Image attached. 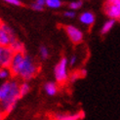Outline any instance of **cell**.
Instances as JSON below:
<instances>
[{"mask_svg":"<svg viewBox=\"0 0 120 120\" xmlns=\"http://www.w3.org/2000/svg\"><path fill=\"white\" fill-rule=\"evenodd\" d=\"M63 5L62 0H46V6L50 9H59Z\"/></svg>","mask_w":120,"mask_h":120,"instance_id":"14","label":"cell"},{"mask_svg":"<svg viewBox=\"0 0 120 120\" xmlns=\"http://www.w3.org/2000/svg\"><path fill=\"white\" fill-rule=\"evenodd\" d=\"M77 63V57L76 56H71V58L68 60V67H74Z\"/></svg>","mask_w":120,"mask_h":120,"instance_id":"22","label":"cell"},{"mask_svg":"<svg viewBox=\"0 0 120 120\" xmlns=\"http://www.w3.org/2000/svg\"><path fill=\"white\" fill-rule=\"evenodd\" d=\"M64 16L65 18H68V19H73V18L76 16V14H75V11L69 10V11H65L64 13Z\"/></svg>","mask_w":120,"mask_h":120,"instance_id":"19","label":"cell"},{"mask_svg":"<svg viewBox=\"0 0 120 120\" xmlns=\"http://www.w3.org/2000/svg\"><path fill=\"white\" fill-rule=\"evenodd\" d=\"M17 38L14 29L6 23L0 27V47H9L10 44Z\"/></svg>","mask_w":120,"mask_h":120,"instance_id":"4","label":"cell"},{"mask_svg":"<svg viewBox=\"0 0 120 120\" xmlns=\"http://www.w3.org/2000/svg\"><path fill=\"white\" fill-rule=\"evenodd\" d=\"M115 22H116V21L113 20V19L107 20V21L104 23V26H101V35L107 34V33H109V32L111 30V29H112V27L114 26Z\"/></svg>","mask_w":120,"mask_h":120,"instance_id":"12","label":"cell"},{"mask_svg":"<svg viewBox=\"0 0 120 120\" xmlns=\"http://www.w3.org/2000/svg\"><path fill=\"white\" fill-rule=\"evenodd\" d=\"M11 76L12 74L9 68H0V80L7 81V79H9Z\"/></svg>","mask_w":120,"mask_h":120,"instance_id":"15","label":"cell"},{"mask_svg":"<svg viewBox=\"0 0 120 120\" xmlns=\"http://www.w3.org/2000/svg\"><path fill=\"white\" fill-rule=\"evenodd\" d=\"M39 71V67L34 60L28 56L27 54H25L23 59L18 68L17 77H19L22 80L27 82L28 80H31L33 77H35Z\"/></svg>","mask_w":120,"mask_h":120,"instance_id":"2","label":"cell"},{"mask_svg":"<svg viewBox=\"0 0 120 120\" xmlns=\"http://www.w3.org/2000/svg\"><path fill=\"white\" fill-rule=\"evenodd\" d=\"M82 5H83V2L81 0H75V1H72L68 4V7L71 11H75V10L80 9L82 7Z\"/></svg>","mask_w":120,"mask_h":120,"instance_id":"17","label":"cell"},{"mask_svg":"<svg viewBox=\"0 0 120 120\" xmlns=\"http://www.w3.org/2000/svg\"><path fill=\"white\" fill-rule=\"evenodd\" d=\"M29 91H30V86H29V84L27 82L23 81L22 83L20 84V86H19V94H20L21 98L26 96L29 93Z\"/></svg>","mask_w":120,"mask_h":120,"instance_id":"13","label":"cell"},{"mask_svg":"<svg viewBox=\"0 0 120 120\" xmlns=\"http://www.w3.org/2000/svg\"><path fill=\"white\" fill-rule=\"evenodd\" d=\"M79 21L81 23L87 26H91L95 22V15L92 12H83V13L79 16Z\"/></svg>","mask_w":120,"mask_h":120,"instance_id":"9","label":"cell"},{"mask_svg":"<svg viewBox=\"0 0 120 120\" xmlns=\"http://www.w3.org/2000/svg\"><path fill=\"white\" fill-rule=\"evenodd\" d=\"M54 76L58 84H64L68 80V60L63 57L54 68Z\"/></svg>","mask_w":120,"mask_h":120,"instance_id":"3","label":"cell"},{"mask_svg":"<svg viewBox=\"0 0 120 120\" xmlns=\"http://www.w3.org/2000/svg\"><path fill=\"white\" fill-rule=\"evenodd\" d=\"M30 7H31V9H32V10L37 11V12H39V11H43V9H44L43 6H41V5L37 4L36 2H33V3L30 5Z\"/></svg>","mask_w":120,"mask_h":120,"instance_id":"20","label":"cell"},{"mask_svg":"<svg viewBox=\"0 0 120 120\" xmlns=\"http://www.w3.org/2000/svg\"><path fill=\"white\" fill-rule=\"evenodd\" d=\"M14 54L10 47H0V68H9Z\"/></svg>","mask_w":120,"mask_h":120,"instance_id":"7","label":"cell"},{"mask_svg":"<svg viewBox=\"0 0 120 120\" xmlns=\"http://www.w3.org/2000/svg\"><path fill=\"white\" fill-rule=\"evenodd\" d=\"M19 86L20 84L16 79L7 80L0 84V107L5 116L15 109L18 101L21 99Z\"/></svg>","mask_w":120,"mask_h":120,"instance_id":"1","label":"cell"},{"mask_svg":"<svg viewBox=\"0 0 120 120\" xmlns=\"http://www.w3.org/2000/svg\"><path fill=\"white\" fill-rule=\"evenodd\" d=\"M35 2H36L37 4L41 5V6H46V0H35Z\"/></svg>","mask_w":120,"mask_h":120,"instance_id":"24","label":"cell"},{"mask_svg":"<svg viewBox=\"0 0 120 120\" xmlns=\"http://www.w3.org/2000/svg\"><path fill=\"white\" fill-rule=\"evenodd\" d=\"M64 29H65V32H67L69 40L73 44H79L83 41V38H84L83 32L78 27H76L72 25H68L64 27Z\"/></svg>","mask_w":120,"mask_h":120,"instance_id":"6","label":"cell"},{"mask_svg":"<svg viewBox=\"0 0 120 120\" xmlns=\"http://www.w3.org/2000/svg\"><path fill=\"white\" fill-rule=\"evenodd\" d=\"M3 1H5L6 3H8V4L14 5V6H22V5L21 0H3Z\"/></svg>","mask_w":120,"mask_h":120,"instance_id":"21","label":"cell"},{"mask_svg":"<svg viewBox=\"0 0 120 120\" xmlns=\"http://www.w3.org/2000/svg\"><path fill=\"white\" fill-rule=\"evenodd\" d=\"M85 118V112L80 110L75 113H57L53 120H82Z\"/></svg>","mask_w":120,"mask_h":120,"instance_id":"8","label":"cell"},{"mask_svg":"<svg viewBox=\"0 0 120 120\" xmlns=\"http://www.w3.org/2000/svg\"><path fill=\"white\" fill-rule=\"evenodd\" d=\"M0 110H1V107H0Z\"/></svg>","mask_w":120,"mask_h":120,"instance_id":"27","label":"cell"},{"mask_svg":"<svg viewBox=\"0 0 120 120\" xmlns=\"http://www.w3.org/2000/svg\"><path fill=\"white\" fill-rule=\"evenodd\" d=\"M5 117H6V116L4 115V113L2 112V110H0V120H3Z\"/></svg>","mask_w":120,"mask_h":120,"instance_id":"25","label":"cell"},{"mask_svg":"<svg viewBox=\"0 0 120 120\" xmlns=\"http://www.w3.org/2000/svg\"><path fill=\"white\" fill-rule=\"evenodd\" d=\"M79 78H81L79 70H75V71H73V72H71V74H69L68 80H69V82H71V83H74L75 81L78 80Z\"/></svg>","mask_w":120,"mask_h":120,"instance_id":"18","label":"cell"},{"mask_svg":"<svg viewBox=\"0 0 120 120\" xmlns=\"http://www.w3.org/2000/svg\"><path fill=\"white\" fill-rule=\"evenodd\" d=\"M44 91L46 93V95L50 96V97H53L55 96L58 91H59V87H58V83L57 82H47L44 84Z\"/></svg>","mask_w":120,"mask_h":120,"instance_id":"10","label":"cell"},{"mask_svg":"<svg viewBox=\"0 0 120 120\" xmlns=\"http://www.w3.org/2000/svg\"><path fill=\"white\" fill-rule=\"evenodd\" d=\"M2 25H3V22H2V20H1V18H0V27L2 26Z\"/></svg>","mask_w":120,"mask_h":120,"instance_id":"26","label":"cell"},{"mask_svg":"<svg viewBox=\"0 0 120 120\" xmlns=\"http://www.w3.org/2000/svg\"><path fill=\"white\" fill-rule=\"evenodd\" d=\"M39 55H40V59L42 61H46L49 58V50H48V48L45 47V46H40L39 48Z\"/></svg>","mask_w":120,"mask_h":120,"instance_id":"16","label":"cell"},{"mask_svg":"<svg viewBox=\"0 0 120 120\" xmlns=\"http://www.w3.org/2000/svg\"><path fill=\"white\" fill-rule=\"evenodd\" d=\"M11 48V50L13 51L15 54L21 53V54H26V46L22 43V41H20L19 39H16L15 41H13L9 46Z\"/></svg>","mask_w":120,"mask_h":120,"instance_id":"11","label":"cell"},{"mask_svg":"<svg viewBox=\"0 0 120 120\" xmlns=\"http://www.w3.org/2000/svg\"><path fill=\"white\" fill-rule=\"evenodd\" d=\"M104 10L109 19L120 22V0H106Z\"/></svg>","mask_w":120,"mask_h":120,"instance_id":"5","label":"cell"},{"mask_svg":"<svg viewBox=\"0 0 120 120\" xmlns=\"http://www.w3.org/2000/svg\"><path fill=\"white\" fill-rule=\"evenodd\" d=\"M79 72H80L81 78H84V77H86V76H87V69H85V68H81V69H79Z\"/></svg>","mask_w":120,"mask_h":120,"instance_id":"23","label":"cell"},{"mask_svg":"<svg viewBox=\"0 0 120 120\" xmlns=\"http://www.w3.org/2000/svg\"><path fill=\"white\" fill-rule=\"evenodd\" d=\"M81 1H83V0H81Z\"/></svg>","mask_w":120,"mask_h":120,"instance_id":"28","label":"cell"}]
</instances>
